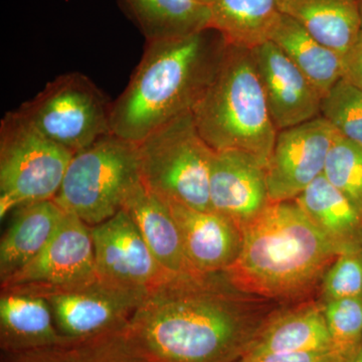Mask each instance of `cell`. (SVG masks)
I'll return each mask as SVG.
<instances>
[{"instance_id":"1","label":"cell","mask_w":362,"mask_h":362,"mask_svg":"<svg viewBox=\"0 0 362 362\" xmlns=\"http://www.w3.org/2000/svg\"><path fill=\"white\" fill-rule=\"evenodd\" d=\"M285 306L240 291L223 273L173 276L147 292L121 331L153 362H238Z\"/></svg>"},{"instance_id":"2","label":"cell","mask_w":362,"mask_h":362,"mask_svg":"<svg viewBox=\"0 0 362 362\" xmlns=\"http://www.w3.org/2000/svg\"><path fill=\"white\" fill-rule=\"evenodd\" d=\"M228 47L214 28L147 42L127 87L112 103L111 132L139 144L153 131L192 112Z\"/></svg>"},{"instance_id":"3","label":"cell","mask_w":362,"mask_h":362,"mask_svg":"<svg viewBox=\"0 0 362 362\" xmlns=\"http://www.w3.org/2000/svg\"><path fill=\"white\" fill-rule=\"evenodd\" d=\"M243 233L239 257L223 276L240 291L281 304L317 298L339 255L295 201L271 202Z\"/></svg>"},{"instance_id":"4","label":"cell","mask_w":362,"mask_h":362,"mask_svg":"<svg viewBox=\"0 0 362 362\" xmlns=\"http://www.w3.org/2000/svg\"><path fill=\"white\" fill-rule=\"evenodd\" d=\"M192 114L199 134L214 151L247 152L267 166L278 130L251 51L228 45L214 80Z\"/></svg>"},{"instance_id":"5","label":"cell","mask_w":362,"mask_h":362,"mask_svg":"<svg viewBox=\"0 0 362 362\" xmlns=\"http://www.w3.org/2000/svg\"><path fill=\"white\" fill-rule=\"evenodd\" d=\"M140 182L138 144L110 133L74 154L54 201L96 226L121 211Z\"/></svg>"},{"instance_id":"6","label":"cell","mask_w":362,"mask_h":362,"mask_svg":"<svg viewBox=\"0 0 362 362\" xmlns=\"http://www.w3.org/2000/svg\"><path fill=\"white\" fill-rule=\"evenodd\" d=\"M144 187L164 201L214 211L209 197L214 151L199 134L192 112L153 131L138 144Z\"/></svg>"},{"instance_id":"7","label":"cell","mask_w":362,"mask_h":362,"mask_svg":"<svg viewBox=\"0 0 362 362\" xmlns=\"http://www.w3.org/2000/svg\"><path fill=\"white\" fill-rule=\"evenodd\" d=\"M74 154L14 110L0 123V218L18 207L54 199Z\"/></svg>"},{"instance_id":"8","label":"cell","mask_w":362,"mask_h":362,"mask_svg":"<svg viewBox=\"0 0 362 362\" xmlns=\"http://www.w3.org/2000/svg\"><path fill=\"white\" fill-rule=\"evenodd\" d=\"M112 103L90 78L73 71L47 83L16 111L33 129L75 154L112 133Z\"/></svg>"},{"instance_id":"9","label":"cell","mask_w":362,"mask_h":362,"mask_svg":"<svg viewBox=\"0 0 362 362\" xmlns=\"http://www.w3.org/2000/svg\"><path fill=\"white\" fill-rule=\"evenodd\" d=\"M16 292L44 298L57 329L68 342L122 330L147 294L115 284L97 274L73 284Z\"/></svg>"},{"instance_id":"10","label":"cell","mask_w":362,"mask_h":362,"mask_svg":"<svg viewBox=\"0 0 362 362\" xmlns=\"http://www.w3.org/2000/svg\"><path fill=\"white\" fill-rule=\"evenodd\" d=\"M337 131L323 117L278 131L266 166L272 202L294 201L319 176Z\"/></svg>"},{"instance_id":"11","label":"cell","mask_w":362,"mask_h":362,"mask_svg":"<svg viewBox=\"0 0 362 362\" xmlns=\"http://www.w3.org/2000/svg\"><path fill=\"white\" fill-rule=\"evenodd\" d=\"M95 274L90 226L75 214L65 211L42 251L0 284L1 291H28L73 284Z\"/></svg>"},{"instance_id":"12","label":"cell","mask_w":362,"mask_h":362,"mask_svg":"<svg viewBox=\"0 0 362 362\" xmlns=\"http://www.w3.org/2000/svg\"><path fill=\"white\" fill-rule=\"evenodd\" d=\"M90 233L95 269L100 277L148 292L175 276L162 268L139 228L124 209L103 223L90 226Z\"/></svg>"},{"instance_id":"13","label":"cell","mask_w":362,"mask_h":362,"mask_svg":"<svg viewBox=\"0 0 362 362\" xmlns=\"http://www.w3.org/2000/svg\"><path fill=\"white\" fill-rule=\"evenodd\" d=\"M251 54L278 131L320 116L322 95L277 45L269 40Z\"/></svg>"},{"instance_id":"14","label":"cell","mask_w":362,"mask_h":362,"mask_svg":"<svg viewBox=\"0 0 362 362\" xmlns=\"http://www.w3.org/2000/svg\"><path fill=\"white\" fill-rule=\"evenodd\" d=\"M209 197L214 211L244 230L272 202L266 165L247 152L214 151Z\"/></svg>"},{"instance_id":"15","label":"cell","mask_w":362,"mask_h":362,"mask_svg":"<svg viewBox=\"0 0 362 362\" xmlns=\"http://www.w3.org/2000/svg\"><path fill=\"white\" fill-rule=\"evenodd\" d=\"M190 264L199 274L223 273L237 261L244 233L216 211H199L168 202Z\"/></svg>"},{"instance_id":"16","label":"cell","mask_w":362,"mask_h":362,"mask_svg":"<svg viewBox=\"0 0 362 362\" xmlns=\"http://www.w3.org/2000/svg\"><path fill=\"white\" fill-rule=\"evenodd\" d=\"M122 209L139 228L143 239L162 268L175 276H199L185 252L177 223L168 202L142 182L136 185Z\"/></svg>"},{"instance_id":"17","label":"cell","mask_w":362,"mask_h":362,"mask_svg":"<svg viewBox=\"0 0 362 362\" xmlns=\"http://www.w3.org/2000/svg\"><path fill=\"white\" fill-rule=\"evenodd\" d=\"M328 349H334L332 339L320 302L314 298L281 309L245 356Z\"/></svg>"},{"instance_id":"18","label":"cell","mask_w":362,"mask_h":362,"mask_svg":"<svg viewBox=\"0 0 362 362\" xmlns=\"http://www.w3.org/2000/svg\"><path fill=\"white\" fill-rule=\"evenodd\" d=\"M61 337L49 305L30 293L1 291L0 347L2 352L47 349L66 343Z\"/></svg>"},{"instance_id":"19","label":"cell","mask_w":362,"mask_h":362,"mask_svg":"<svg viewBox=\"0 0 362 362\" xmlns=\"http://www.w3.org/2000/svg\"><path fill=\"white\" fill-rule=\"evenodd\" d=\"M13 213L11 223L0 240V283L42 251L58 228L65 211L51 199L26 204Z\"/></svg>"},{"instance_id":"20","label":"cell","mask_w":362,"mask_h":362,"mask_svg":"<svg viewBox=\"0 0 362 362\" xmlns=\"http://www.w3.org/2000/svg\"><path fill=\"white\" fill-rule=\"evenodd\" d=\"M294 201L339 254L362 249V214L325 176Z\"/></svg>"},{"instance_id":"21","label":"cell","mask_w":362,"mask_h":362,"mask_svg":"<svg viewBox=\"0 0 362 362\" xmlns=\"http://www.w3.org/2000/svg\"><path fill=\"white\" fill-rule=\"evenodd\" d=\"M281 13L303 26L314 39L345 54L361 33L357 0H278Z\"/></svg>"},{"instance_id":"22","label":"cell","mask_w":362,"mask_h":362,"mask_svg":"<svg viewBox=\"0 0 362 362\" xmlns=\"http://www.w3.org/2000/svg\"><path fill=\"white\" fill-rule=\"evenodd\" d=\"M147 42L178 39L211 28V6L199 0H123Z\"/></svg>"},{"instance_id":"23","label":"cell","mask_w":362,"mask_h":362,"mask_svg":"<svg viewBox=\"0 0 362 362\" xmlns=\"http://www.w3.org/2000/svg\"><path fill=\"white\" fill-rule=\"evenodd\" d=\"M270 40L285 52L322 97L342 78L341 54L314 39L290 16L281 14Z\"/></svg>"},{"instance_id":"24","label":"cell","mask_w":362,"mask_h":362,"mask_svg":"<svg viewBox=\"0 0 362 362\" xmlns=\"http://www.w3.org/2000/svg\"><path fill=\"white\" fill-rule=\"evenodd\" d=\"M211 28L226 44L252 51L270 40L281 16L278 0H216Z\"/></svg>"},{"instance_id":"25","label":"cell","mask_w":362,"mask_h":362,"mask_svg":"<svg viewBox=\"0 0 362 362\" xmlns=\"http://www.w3.org/2000/svg\"><path fill=\"white\" fill-rule=\"evenodd\" d=\"M323 175L362 214V147L335 135Z\"/></svg>"},{"instance_id":"26","label":"cell","mask_w":362,"mask_h":362,"mask_svg":"<svg viewBox=\"0 0 362 362\" xmlns=\"http://www.w3.org/2000/svg\"><path fill=\"white\" fill-rule=\"evenodd\" d=\"M320 116L338 134L362 147V90L340 78L321 102Z\"/></svg>"},{"instance_id":"27","label":"cell","mask_w":362,"mask_h":362,"mask_svg":"<svg viewBox=\"0 0 362 362\" xmlns=\"http://www.w3.org/2000/svg\"><path fill=\"white\" fill-rule=\"evenodd\" d=\"M59 346L65 362H153L138 351L121 330Z\"/></svg>"},{"instance_id":"28","label":"cell","mask_w":362,"mask_h":362,"mask_svg":"<svg viewBox=\"0 0 362 362\" xmlns=\"http://www.w3.org/2000/svg\"><path fill=\"white\" fill-rule=\"evenodd\" d=\"M319 302L333 347L346 358L362 342V299L347 298Z\"/></svg>"},{"instance_id":"29","label":"cell","mask_w":362,"mask_h":362,"mask_svg":"<svg viewBox=\"0 0 362 362\" xmlns=\"http://www.w3.org/2000/svg\"><path fill=\"white\" fill-rule=\"evenodd\" d=\"M362 299V249L342 252L329 267L317 299Z\"/></svg>"},{"instance_id":"30","label":"cell","mask_w":362,"mask_h":362,"mask_svg":"<svg viewBox=\"0 0 362 362\" xmlns=\"http://www.w3.org/2000/svg\"><path fill=\"white\" fill-rule=\"evenodd\" d=\"M344 359L337 350L328 349L245 356L238 362H343Z\"/></svg>"},{"instance_id":"31","label":"cell","mask_w":362,"mask_h":362,"mask_svg":"<svg viewBox=\"0 0 362 362\" xmlns=\"http://www.w3.org/2000/svg\"><path fill=\"white\" fill-rule=\"evenodd\" d=\"M342 78L362 90V30L356 44L342 56Z\"/></svg>"},{"instance_id":"32","label":"cell","mask_w":362,"mask_h":362,"mask_svg":"<svg viewBox=\"0 0 362 362\" xmlns=\"http://www.w3.org/2000/svg\"><path fill=\"white\" fill-rule=\"evenodd\" d=\"M1 362H65L59 345L28 351L2 352Z\"/></svg>"},{"instance_id":"33","label":"cell","mask_w":362,"mask_h":362,"mask_svg":"<svg viewBox=\"0 0 362 362\" xmlns=\"http://www.w3.org/2000/svg\"><path fill=\"white\" fill-rule=\"evenodd\" d=\"M343 362H362V342Z\"/></svg>"},{"instance_id":"34","label":"cell","mask_w":362,"mask_h":362,"mask_svg":"<svg viewBox=\"0 0 362 362\" xmlns=\"http://www.w3.org/2000/svg\"><path fill=\"white\" fill-rule=\"evenodd\" d=\"M358 2L359 16H361V30H362V0H357Z\"/></svg>"},{"instance_id":"35","label":"cell","mask_w":362,"mask_h":362,"mask_svg":"<svg viewBox=\"0 0 362 362\" xmlns=\"http://www.w3.org/2000/svg\"><path fill=\"white\" fill-rule=\"evenodd\" d=\"M199 1L204 2V4H207V6H211V4H213L214 2L216 1V0H199Z\"/></svg>"}]
</instances>
